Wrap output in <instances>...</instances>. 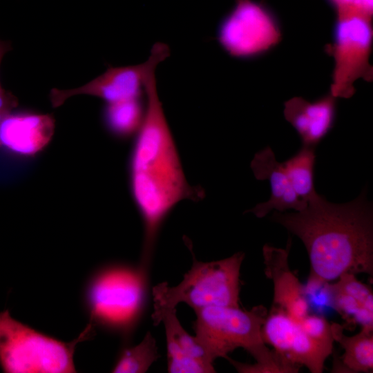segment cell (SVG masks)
<instances>
[{"instance_id": "44dd1931", "label": "cell", "mask_w": 373, "mask_h": 373, "mask_svg": "<svg viewBox=\"0 0 373 373\" xmlns=\"http://www.w3.org/2000/svg\"><path fill=\"white\" fill-rule=\"evenodd\" d=\"M297 323L303 331L309 336L319 340L334 341L332 325L323 317L308 314Z\"/></svg>"}, {"instance_id": "9a60e30c", "label": "cell", "mask_w": 373, "mask_h": 373, "mask_svg": "<svg viewBox=\"0 0 373 373\" xmlns=\"http://www.w3.org/2000/svg\"><path fill=\"white\" fill-rule=\"evenodd\" d=\"M329 302L347 324L373 330V294L355 274L345 273L334 283L325 285Z\"/></svg>"}, {"instance_id": "7a4b0ae2", "label": "cell", "mask_w": 373, "mask_h": 373, "mask_svg": "<svg viewBox=\"0 0 373 373\" xmlns=\"http://www.w3.org/2000/svg\"><path fill=\"white\" fill-rule=\"evenodd\" d=\"M144 90L146 103L131 155V186L144 227L140 265L148 268L166 217L180 202L198 201L204 192L190 185L186 178L157 93L155 73L149 77Z\"/></svg>"}, {"instance_id": "7c38bea8", "label": "cell", "mask_w": 373, "mask_h": 373, "mask_svg": "<svg viewBox=\"0 0 373 373\" xmlns=\"http://www.w3.org/2000/svg\"><path fill=\"white\" fill-rule=\"evenodd\" d=\"M165 329L167 370L170 373L216 372L213 361L195 336L188 334L180 324L176 308L164 312L160 320Z\"/></svg>"}, {"instance_id": "8fae6325", "label": "cell", "mask_w": 373, "mask_h": 373, "mask_svg": "<svg viewBox=\"0 0 373 373\" xmlns=\"http://www.w3.org/2000/svg\"><path fill=\"white\" fill-rule=\"evenodd\" d=\"M254 177L260 181L267 180L270 184V198L247 211L262 218L271 211L284 212L289 209L299 211L307 202L300 199L295 193L283 169L277 161L272 149L267 146L254 155L250 164Z\"/></svg>"}, {"instance_id": "ac0fdd59", "label": "cell", "mask_w": 373, "mask_h": 373, "mask_svg": "<svg viewBox=\"0 0 373 373\" xmlns=\"http://www.w3.org/2000/svg\"><path fill=\"white\" fill-rule=\"evenodd\" d=\"M283 164L286 175L298 197L307 202L318 193L314 187L315 147L303 145Z\"/></svg>"}, {"instance_id": "4fadbf2b", "label": "cell", "mask_w": 373, "mask_h": 373, "mask_svg": "<svg viewBox=\"0 0 373 373\" xmlns=\"http://www.w3.org/2000/svg\"><path fill=\"white\" fill-rule=\"evenodd\" d=\"M54 128L50 115L10 113L0 124V146L15 154L33 155L49 143Z\"/></svg>"}, {"instance_id": "2e32d148", "label": "cell", "mask_w": 373, "mask_h": 373, "mask_svg": "<svg viewBox=\"0 0 373 373\" xmlns=\"http://www.w3.org/2000/svg\"><path fill=\"white\" fill-rule=\"evenodd\" d=\"M332 325L333 338L344 350L340 360H336L332 372H372L373 330L361 328L356 334H344L343 326L336 323Z\"/></svg>"}, {"instance_id": "603a6c76", "label": "cell", "mask_w": 373, "mask_h": 373, "mask_svg": "<svg viewBox=\"0 0 373 373\" xmlns=\"http://www.w3.org/2000/svg\"><path fill=\"white\" fill-rule=\"evenodd\" d=\"M336 9V14L347 12L353 0H328Z\"/></svg>"}, {"instance_id": "3957f363", "label": "cell", "mask_w": 373, "mask_h": 373, "mask_svg": "<svg viewBox=\"0 0 373 373\" xmlns=\"http://www.w3.org/2000/svg\"><path fill=\"white\" fill-rule=\"evenodd\" d=\"M195 338L213 362L219 357L241 347L255 359L254 364L242 363L227 358L240 373H296L298 367L292 364L264 342L262 327L267 316L263 305L250 310L239 307L209 306L194 310Z\"/></svg>"}, {"instance_id": "cb8c5ba5", "label": "cell", "mask_w": 373, "mask_h": 373, "mask_svg": "<svg viewBox=\"0 0 373 373\" xmlns=\"http://www.w3.org/2000/svg\"><path fill=\"white\" fill-rule=\"evenodd\" d=\"M11 49V46L9 43L0 40V65L4 55ZM0 84V90L1 89Z\"/></svg>"}, {"instance_id": "277c9868", "label": "cell", "mask_w": 373, "mask_h": 373, "mask_svg": "<svg viewBox=\"0 0 373 373\" xmlns=\"http://www.w3.org/2000/svg\"><path fill=\"white\" fill-rule=\"evenodd\" d=\"M147 269L139 265H110L94 272L83 294L89 323L128 334L142 314L146 298Z\"/></svg>"}, {"instance_id": "ffe728a7", "label": "cell", "mask_w": 373, "mask_h": 373, "mask_svg": "<svg viewBox=\"0 0 373 373\" xmlns=\"http://www.w3.org/2000/svg\"><path fill=\"white\" fill-rule=\"evenodd\" d=\"M158 358L155 340L148 332L139 344L122 350L111 372L144 373Z\"/></svg>"}, {"instance_id": "30bf717a", "label": "cell", "mask_w": 373, "mask_h": 373, "mask_svg": "<svg viewBox=\"0 0 373 373\" xmlns=\"http://www.w3.org/2000/svg\"><path fill=\"white\" fill-rule=\"evenodd\" d=\"M291 245V238L285 249L266 244L262 248V255L265 275L274 284L272 306L280 309L294 321L299 322L309 314V305L305 286L289 266Z\"/></svg>"}, {"instance_id": "52a82bcc", "label": "cell", "mask_w": 373, "mask_h": 373, "mask_svg": "<svg viewBox=\"0 0 373 373\" xmlns=\"http://www.w3.org/2000/svg\"><path fill=\"white\" fill-rule=\"evenodd\" d=\"M373 29L372 18L352 14H336L334 41L327 52L334 60L330 94L347 99L355 93L359 79L371 82L373 69L370 59Z\"/></svg>"}, {"instance_id": "8992f818", "label": "cell", "mask_w": 373, "mask_h": 373, "mask_svg": "<svg viewBox=\"0 0 373 373\" xmlns=\"http://www.w3.org/2000/svg\"><path fill=\"white\" fill-rule=\"evenodd\" d=\"M90 323L75 339L65 342L45 334L0 312V366L8 373L75 372L77 345L93 332Z\"/></svg>"}, {"instance_id": "6da1fadb", "label": "cell", "mask_w": 373, "mask_h": 373, "mask_svg": "<svg viewBox=\"0 0 373 373\" xmlns=\"http://www.w3.org/2000/svg\"><path fill=\"white\" fill-rule=\"evenodd\" d=\"M270 219L299 238L306 248L310 262L306 293L345 273L373 276V210L365 191L343 204L317 193L304 209L274 211Z\"/></svg>"}, {"instance_id": "d6986e66", "label": "cell", "mask_w": 373, "mask_h": 373, "mask_svg": "<svg viewBox=\"0 0 373 373\" xmlns=\"http://www.w3.org/2000/svg\"><path fill=\"white\" fill-rule=\"evenodd\" d=\"M141 98L107 104L104 119L112 133L119 137H128L137 133L145 112V106Z\"/></svg>"}, {"instance_id": "5b68a950", "label": "cell", "mask_w": 373, "mask_h": 373, "mask_svg": "<svg viewBox=\"0 0 373 373\" xmlns=\"http://www.w3.org/2000/svg\"><path fill=\"white\" fill-rule=\"evenodd\" d=\"M191 254V267L178 285L169 287L166 282H162L153 288L152 319L155 325L160 323L164 312L175 308L180 303H186L194 310L209 306L239 307L240 270L245 254L238 252L229 258L207 262L197 260Z\"/></svg>"}, {"instance_id": "ba28073f", "label": "cell", "mask_w": 373, "mask_h": 373, "mask_svg": "<svg viewBox=\"0 0 373 373\" xmlns=\"http://www.w3.org/2000/svg\"><path fill=\"white\" fill-rule=\"evenodd\" d=\"M222 48L231 57L251 58L275 47L282 39L271 10L253 0H237L217 33Z\"/></svg>"}, {"instance_id": "9c48e42d", "label": "cell", "mask_w": 373, "mask_h": 373, "mask_svg": "<svg viewBox=\"0 0 373 373\" xmlns=\"http://www.w3.org/2000/svg\"><path fill=\"white\" fill-rule=\"evenodd\" d=\"M170 55L169 47L157 42L151 48L146 61L133 66L109 67L103 74L80 87L50 92L52 106L57 108L77 95H89L105 100L107 104L135 98H141L149 77L159 64Z\"/></svg>"}, {"instance_id": "e0dca14e", "label": "cell", "mask_w": 373, "mask_h": 373, "mask_svg": "<svg viewBox=\"0 0 373 373\" xmlns=\"http://www.w3.org/2000/svg\"><path fill=\"white\" fill-rule=\"evenodd\" d=\"M334 341L313 338L297 327L291 338L284 357L300 367L305 366L312 373L323 372L327 357L332 354Z\"/></svg>"}, {"instance_id": "d4e9b609", "label": "cell", "mask_w": 373, "mask_h": 373, "mask_svg": "<svg viewBox=\"0 0 373 373\" xmlns=\"http://www.w3.org/2000/svg\"><path fill=\"white\" fill-rule=\"evenodd\" d=\"M10 113L0 111V124L3 120V119Z\"/></svg>"}, {"instance_id": "5bb4252c", "label": "cell", "mask_w": 373, "mask_h": 373, "mask_svg": "<svg viewBox=\"0 0 373 373\" xmlns=\"http://www.w3.org/2000/svg\"><path fill=\"white\" fill-rule=\"evenodd\" d=\"M336 99L329 93L312 102L300 97L285 102V118L297 131L303 145L315 147L332 129L336 116Z\"/></svg>"}, {"instance_id": "7402d4cb", "label": "cell", "mask_w": 373, "mask_h": 373, "mask_svg": "<svg viewBox=\"0 0 373 373\" xmlns=\"http://www.w3.org/2000/svg\"><path fill=\"white\" fill-rule=\"evenodd\" d=\"M17 105L18 100L15 95L3 88L0 90V111L11 113Z\"/></svg>"}]
</instances>
